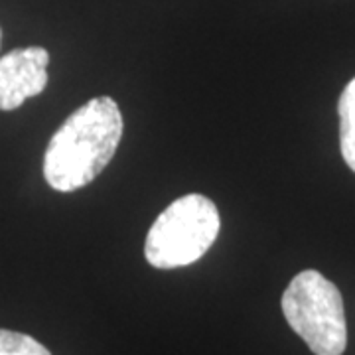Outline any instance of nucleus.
I'll use <instances>...</instances> for the list:
<instances>
[{"instance_id": "423d86ee", "label": "nucleus", "mask_w": 355, "mask_h": 355, "mask_svg": "<svg viewBox=\"0 0 355 355\" xmlns=\"http://www.w3.org/2000/svg\"><path fill=\"white\" fill-rule=\"evenodd\" d=\"M0 355H51L46 345H42L32 336L20 331L0 330Z\"/></svg>"}, {"instance_id": "20e7f679", "label": "nucleus", "mask_w": 355, "mask_h": 355, "mask_svg": "<svg viewBox=\"0 0 355 355\" xmlns=\"http://www.w3.org/2000/svg\"><path fill=\"white\" fill-rule=\"evenodd\" d=\"M50 53L40 46L8 51L0 58V111H14L48 85Z\"/></svg>"}, {"instance_id": "39448f33", "label": "nucleus", "mask_w": 355, "mask_h": 355, "mask_svg": "<svg viewBox=\"0 0 355 355\" xmlns=\"http://www.w3.org/2000/svg\"><path fill=\"white\" fill-rule=\"evenodd\" d=\"M340 146L345 164L355 172V77L343 89L340 103Z\"/></svg>"}, {"instance_id": "f03ea898", "label": "nucleus", "mask_w": 355, "mask_h": 355, "mask_svg": "<svg viewBox=\"0 0 355 355\" xmlns=\"http://www.w3.org/2000/svg\"><path fill=\"white\" fill-rule=\"evenodd\" d=\"M219 227L216 203L202 193H188L156 217L146 235L144 257L156 268L188 266L209 251Z\"/></svg>"}, {"instance_id": "f257e3e1", "label": "nucleus", "mask_w": 355, "mask_h": 355, "mask_svg": "<svg viewBox=\"0 0 355 355\" xmlns=\"http://www.w3.org/2000/svg\"><path fill=\"white\" fill-rule=\"evenodd\" d=\"M123 139V114L111 97H95L69 114L51 137L44 178L55 191L91 184L113 160Z\"/></svg>"}, {"instance_id": "7ed1b4c3", "label": "nucleus", "mask_w": 355, "mask_h": 355, "mask_svg": "<svg viewBox=\"0 0 355 355\" xmlns=\"http://www.w3.org/2000/svg\"><path fill=\"white\" fill-rule=\"evenodd\" d=\"M282 314L314 355H342L347 326L342 294L318 270L298 272L282 294Z\"/></svg>"}, {"instance_id": "0eeeda50", "label": "nucleus", "mask_w": 355, "mask_h": 355, "mask_svg": "<svg viewBox=\"0 0 355 355\" xmlns=\"http://www.w3.org/2000/svg\"><path fill=\"white\" fill-rule=\"evenodd\" d=\"M0 40H2V30H0Z\"/></svg>"}]
</instances>
